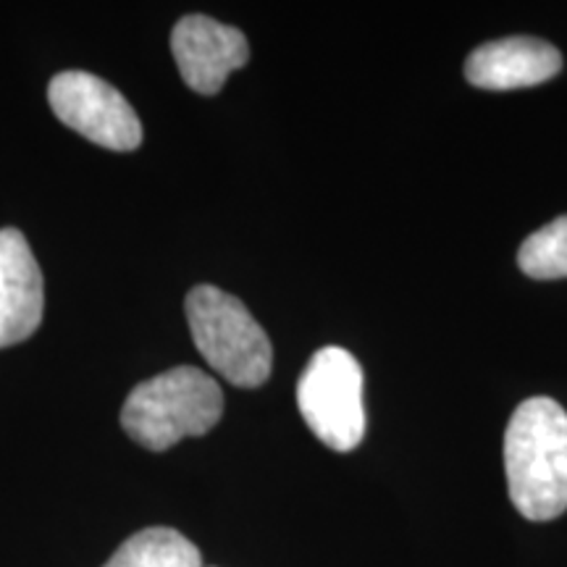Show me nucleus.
Masks as SVG:
<instances>
[{
    "mask_svg": "<svg viewBox=\"0 0 567 567\" xmlns=\"http://www.w3.org/2000/svg\"><path fill=\"white\" fill-rule=\"evenodd\" d=\"M172 53L184 84L200 95H216L231 71L250 61L245 34L203 13L184 17L174 27Z\"/></svg>",
    "mask_w": 567,
    "mask_h": 567,
    "instance_id": "obj_6",
    "label": "nucleus"
},
{
    "mask_svg": "<svg viewBox=\"0 0 567 567\" xmlns=\"http://www.w3.org/2000/svg\"><path fill=\"white\" fill-rule=\"evenodd\" d=\"M509 499L528 520H555L567 509V410L551 396L520 402L505 431Z\"/></svg>",
    "mask_w": 567,
    "mask_h": 567,
    "instance_id": "obj_1",
    "label": "nucleus"
},
{
    "mask_svg": "<svg viewBox=\"0 0 567 567\" xmlns=\"http://www.w3.org/2000/svg\"><path fill=\"white\" fill-rule=\"evenodd\" d=\"M563 69V55L551 42L505 38L486 42L467 55L465 80L481 90H520L549 82Z\"/></svg>",
    "mask_w": 567,
    "mask_h": 567,
    "instance_id": "obj_8",
    "label": "nucleus"
},
{
    "mask_svg": "<svg viewBox=\"0 0 567 567\" xmlns=\"http://www.w3.org/2000/svg\"><path fill=\"white\" fill-rule=\"evenodd\" d=\"M48 101L59 122L109 151H134L142 142V124L130 101L90 71H63L48 87Z\"/></svg>",
    "mask_w": 567,
    "mask_h": 567,
    "instance_id": "obj_5",
    "label": "nucleus"
},
{
    "mask_svg": "<svg viewBox=\"0 0 567 567\" xmlns=\"http://www.w3.org/2000/svg\"><path fill=\"white\" fill-rule=\"evenodd\" d=\"M517 266L536 281L567 279V216L526 237L517 250Z\"/></svg>",
    "mask_w": 567,
    "mask_h": 567,
    "instance_id": "obj_10",
    "label": "nucleus"
},
{
    "mask_svg": "<svg viewBox=\"0 0 567 567\" xmlns=\"http://www.w3.org/2000/svg\"><path fill=\"white\" fill-rule=\"evenodd\" d=\"M45 308L42 274L19 229H0V350L38 331Z\"/></svg>",
    "mask_w": 567,
    "mask_h": 567,
    "instance_id": "obj_7",
    "label": "nucleus"
},
{
    "mask_svg": "<svg viewBox=\"0 0 567 567\" xmlns=\"http://www.w3.org/2000/svg\"><path fill=\"white\" fill-rule=\"evenodd\" d=\"M184 310L197 350L213 371L239 389L266 384L274 365V347L243 300L213 284H200L187 295Z\"/></svg>",
    "mask_w": 567,
    "mask_h": 567,
    "instance_id": "obj_3",
    "label": "nucleus"
},
{
    "mask_svg": "<svg viewBox=\"0 0 567 567\" xmlns=\"http://www.w3.org/2000/svg\"><path fill=\"white\" fill-rule=\"evenodd\" d=\"M103 567H203V557L179 530L158 526L126 538Z\"/></svg>",
    "mask_w": 567,
    "mask_h": 567,
    "instance_id": "obj_9",
    "label": "nucleus"
},
{
    "mask_svg": "<svg viewBox=\"0 0 567 567\" xmlns=\"http://www.w3.org/2000/svg\"><path fill=\"white\" fill-rule=\"evenodd\" d=\"M297 405L308 429L334 452H350L365 436L363 368L342 347H323L297 384Z\"/></svg>",
    "mask_w": 567,
    "mask_h": 567,
    "instance_id": "obj_4",
    "label": "nucleus"
},
{
    "mask_svg": "<svg viewBox=\"0 0 567 567\" xmlns=\"http://www.w3.org/2000/svg\"><path fill=\"white\" fill-rule=\"evenodd\" d=\"M221 413L218 381L200 368L179 365L132 389L122 408V425L145 450L163 452L187 436H205Z\"/></svg>",
    "mask_w": 567,
    "mask_h": 567,
    "instance_id": "obj_2",
    "label": "nucleus"
}]
</instances>
